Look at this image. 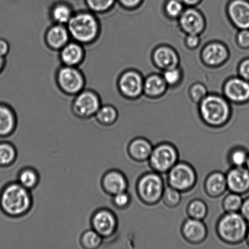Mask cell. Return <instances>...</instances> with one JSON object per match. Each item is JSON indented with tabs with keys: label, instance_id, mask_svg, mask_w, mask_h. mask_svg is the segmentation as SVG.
I'll return each mask as SVG.
<instances>
[{
	"label": "cell",
	"instance_id": "1",
	"mask_svg": "<svg viewBox=\"0 0 249 249\" xmlns=\"http://www.w3.org/2000/svg\"><path fill=\"white\" fill-rule=\"evenodd\" d=\"M198 105L200 118L207 125L219 128L225 125L230 120L231 106L224 96L208 94Z\"/></svg>",
	"mask_w": 249,
	"mask_h": 249
},
{
	"label": "cell",
	"instance_id": "2",
	"mask_svg": "<svg viewBox=\"0 0 249 249\" xmlns=\"http://www.w3.org/2000/svg\"><path fill=\"white\" fill-rule=\"evenodd\" d=\"M0 202L5 213L12 217L25 215L33 207V196L30 190L18 182L7 185L2 192Z\"/></svg>",
	"mask_w": 249,
	"mask_h": 249
},
{
	"label": "cell",
	"instance_id": "3",
	"mask_svg": "<svg viewBox=\"0 0 249 249\" xmlns=\"http://www.w3.org/2000/svg\"><path fill=\"white\" fill-rule=\"evenodd\" d=\"M67 26L71 38L83 45L94 42L101 32L99 19L90 11L74 13Z\"/></svg>",
	"mask_w": 249,
	"mask_h": 249
},
{
	"label": "cell",
	"instance_id": "4",
	"mask_svg": "<svg viewBox=\"0 0 249 249\" xmlns=\"http://www.w3.org/2000/svg\"><path fill=\"white\" fill-rule=\"evenodd\" d=\"M248 222L240 213H226L219 219L216 231L219 238L229 245H238L246 240Z\"/></svg>",
	"mask_w": 249,
	"mask_h": 249
},
{
	"label": "cell",
	"instance_id": "5",
	"mask_svg": "<svg viewBox=\"0 0 249 249\" xmlns=\"http://www.w3.org/2000/svg\"><path fill=\"white\" fill-rule=\"evenodd\" d=\"M165 188L160 173L155 172L142 176L137 183L136 190L141 201L151 206L160 201Z\"/></svg>",
	"mask_w": 249,
	"mask_h": 249
},
{
	"label": "cell",
	"instance_id": "6",
	"mask_svg": "<svg viewBox=\"0 0 249 249\" xmlns=\"http://www.w3.org/2000/svg\"><path fill=\"white\" fill-rule=\"evenodd\" d=\"M56 81L63 93L75 96L84 89L86 81L77 67L63 65L56 74Z\"/></svg>",
	"mask_w": 249,
	"mask_h": 249
},
{
	"label": "cell",
	"instance_id": "7",
	"mask_svg": "<svg viewBox=\"0 0 249 249\" xmlns=\"http://www.w3.org/2000/svg\"><path fill=\"white\" fill-rule=\"evenodd\" d=\"M179 154L174 145L169 143L159 144L153 148L150 158L149 163L155 172L165 173L178 162Z\"/></svg>",
	"mask_w": 249,
	"mask_h": 249
},
{
	"label": "cell",
	"instance_id": "8",
	"mask_svg": "<svg viewBox=\"0 0 249 249\" xmlns=\"http://www.w3.org/2000/svg\"><path fill=\"white\" fill-rule=\"evenodd\" d=\"M168 173V185L178 191H189L196 184V173L189 163L177 162Z\"/></svg>",
	"mask_w": 249,
	"mask_h": 249
},
{
	"label": "cell",
	"instance_id": "9",
	"mask_svg": "<svg viewBox=\"0 0 249 249\" xmlns=\"http://www.w3.org/2000/svg\"><path fill=\"white\" fill-rule=\"evenodd\" d=\"M75 96L71 108L73 114L78 118L87 119L94 117L102 106L99 95L92 90L84 89Z\"/></svg>",
	"mask_w": 249,
	"mask_h": 249
},
{
	"label": "cell",
	"instance_id": "10",
	"mask_svg": "<svg viewBox=\"0 0 249 249\" xmlns=\"http://www.w3.org/2000/svg\"><path fill=\"white\" fill-rule=\"evenodd\" d=\"M92 229L103 238L111 237L118 229V221L116 214L111 210L102 208L97 210L91 218Z\"/></svg>",
	"mask_w": 249,
	"mask_h": 249
},
{
	"label": "cell",
	"instance_id": "11",
	"mask_svg": "<svg viewBox=\"0 0 249 249\" xmlns=\"http://www.w3.org/2000/svg\"><path fill=\"white\" fill-rule=\"evenodd\" d=\"M144 79L140 72L128 70L120 75L118 89L123 96L128 99H136L143 93Z\"/></svg>",
	"mask_w": 249,
	"mask_h": 249
},
{
	"label": "cell",
	"instance_id": "12",
	"mask_svg": "<svg viewBox=\"0 0 249 249\" xmlns=\"http://www.w3.org/2000/svg\"><path fill=\"white\" fill-rule=\"evenodd\" d=\"M223 90L224 97L230 103L241 106L249 102V82L240 76L229 78Z\"/></svg>",
	"mask_w": 249,
	"mask_h": 249
},
{
	"label": "cell",
	"instance_id": "13",
	"mask_svg": "<svg viewBox=\"0 0 249 249\" xmlns=\"http://www.w3.org/2000/svg\"><path fill=\"white\" fill-rule=\"evenodd\" d=\"M178 19L180 29L185 35H201L206 28V22L204 15L194 7H187Z\"/></svg>",
	"mask_w": 249,
	"mask_h": 249
},
{
	"label": "cell",
	"instance_id": "14",
	"mask_svg": "<svg viewBox=\"0 0 249 249\" xmlns=\"http://www.w3.org/2000/svg\"><path fill=\"white\" fill-rule=\"evenodd\" d=\"M201 57L202 62L207 67H218L229 59V51L224 43L212 41L202 49Z\"/></svg>",
	"mask_w": 249,
	"mask_h": 249
},
{
	"label": "cell",
	"instance_id": "15",
	"mask_svg": "<svg viewBox=\"0 0 249 249\" xmlns=\"http://www.w3.org/2000/svg\"><path fill=\"white\" fill-rule=\"evenodd\" d=\"M227 14L238 30L249 29V0H231L227 6Z\"/></svg>",
	"mask_w": 249,
	"mask_h": 249
},
{
	"label": "cell",
	"instance_id": "16",
	"mask_svg": "<svg viewBox=\"0 0 249 249\" xmlns=\"http://www.w3.org/2000/svg\"><path fill=\"white\" fill-rule=\"evenodd\" d=\"M228 189L231 192L240 195L249 192V170L246 167L231 168L227 173Z\"/></svg>",
	"mask_w": 249,
	"mask_h": 249
},
{
	"label": "cell",
	"instance_id": "17",
	"mask_svg": "<svg viewBox=\"0 0 249 249\" xmlns=\"http://www.w3.org/2000/svg\"><path fill=\"white\" fill-rule=\"evenodd\" d=\"M152 60L154 64L162 71L179 67L180 58L174 48L168 45H160L153 51Z\"/></svg>",
	"mask_w": 249,
	"mask_h": 249
},
{
	"label": "cell",
	"instance_id": "18",
	"mask_svg": "<svg viewBox=\"0 0 249 249\" xmlns=\"http://www.w3.org/2000/svg\"><path fill=\"white\" fill-rule=\"evenodd\" d=\"M101 185L104 191L113 196L119 193L126 191L128 181L125 176L120 171L111 170L105 173L102 177Z\"/></svg>",
	"mask_w": 249,
	"mask_h": 249
},
{
	"label": "cell",
	"instance_id": "19",
	"mask_svg": "<svg viewBox=\"0 0 249 249\" xmlns=\"http://www.w3.org/2000/svg\"><path fill=\"white\" fill-rule=\"evenodd\" d=\"M182 234L188 242L198 245L206 239L207 227L202 220L190 218L182 224Z\"/></svg>",
	"mask_w": 249,
	"mask_h": 249
},
{
	"label": "cell",
	"instance_id": "20",
	"mask_svg": "<svg viewBox=\"0 0 249 249\" xmlns=\"http://www.w3.org/2000/svg\"><path fill=\"white\" fill-rule=\"evenodd\" d=\"M71 38L67 25L54 23L50 27L45 34L46 45L51 50L60 51L64 47Z\"/></svg>",
	"mask_w": 249,
	"mask_h": 249
},
{
	"label": "cell",
	"instance_id": "21",
	"mask_svg": "<svg viewBox=\"0 0 249 249\" xmlns=\"http://www.w3.org/2000/svg\"><path fill=\"white\" fill-rule=\"evenodd\" d=\"M60 51V58L63 65L77 67L84 61L85 51L82 44L70 41Z\"/></svg>",
	"mask_w": 249,
	"mask_h": 249
},
{
	"label": "cell",
	"instance_id": "22",
	"mask_svg": "<svg viewBox=\"0 0 249 249\" xmlns=\"http://www.w3.org/2000/svg\"><path fill=\"white\" fill-rule=\"evenodd\" d=\"M204 189L207 195L212 197L222 196L228 189L226 176L219 172L212 173L206 178Z\"/></svg>",
	"mask_w": 249,
	"mask_h": 249
},
{
	"label": "cell",
	"instance_id": "23",
	"mask_svg": "<svg viewBox=\"0 0 249 249\" xmlns=\"http://www.w3.org/2000/svg\"><path fill=\"white\" fill-rule=\"evenodd\" d=\"M168 87L162 75L150 74L144 79L143 94L149 98H159L165 93Z\"/></svg>",
	"mask_w": 249,
	"mask_h": 249
},
{
	"label": "cell",
	"instance_id": "24",
	"mask_svg": "<svg viewBox=\"0 0 249 249\" xmlns=\"http://www.w3.org/2000/svg\"><path fill=\"white\" fill-rule=\"evenodd\" d=\"M153 146L146 139L138 138L129 143L128 153L129 156L137 162H143L149 160L153 151Z\"/></svg>",
	"mask_w": 249,
	"mask_h": 249
},
{
	"label": "cell",
	"instance_id": "25",
	"mask_svg": "<svg viewBox=\"0 0 249 249\" xmlns=\"http://www.w3.org/2000/svg\"><path fill=\"white\" fill-rule=\"evenodd\" d=\"M17 123L14 111L8 107L0 106V136H9L14 133Z\"/></svg>",
	"mask_w": 249,
	"mask_h": 249
},
{
	"label": "cell",
	"instance_id": "26",
	"mask_svg": "<svg viewBox=\"0 0 249 249\" xmlns=\"http://www.w3.org/2000/svg\"><path fill=\"white\" fill-rule=\"evenodd\" d=\"M50 14L54 23L67 25L74 13L69 5L58 3L52 7Z\"/></svg>",
	"mask_w": 249,
	"mask_h": 249
},
{
	"label": "cell",
	"instance_id": "27",
	"mask_svg": "<svg viewBox=\"0 0 249 249\" xmlns=\"http://www.w3.org/2000/svg\"><path fill=\"white\" fill-rule=\"evenodd\" d=\"M40 181L39 174L34 168L26 167L19 171L18 182L25 189L33 190L37 186Z\"/></svg>",
	"mask_w": 249,
	"mask_h": 249
},
{
	"label": "cell",
	"instance_id": "28",
	"mask_svg": "<svg viewBox=\"0 0 249 249\" xmlns=\"http://www.w3.org/2000/svg\"><path fill=\"white\" fill-rule=\"evenodd\" d=\"M94 117L102 125L110 126L118 120V112L113 106L105 105L100 107Z\"/></svg>",
	"mask_w": 249,
	"mask_h": 249
},
{
	"label": "cell",
	"instance_id": "29",
	"mask_svg": "<svg viewBox=\"0 0 249 249\" xmlns=\"http://www.w3.org/2000/svg\"><path fill=\"white\" fill-rule=\"evenodd\" d=\"M103 238L93 229L85 231L80 238L82 247L86 249H96L101 246Z\"/></svg>",
	"mask_w": 249,
	"mask_h": 249
},
{
	"label": "cell",
	"instance_id": "30",
	"mask_svg": "<svg viewBox=\"0 0 249 249\" xmlns=\"http://www.w3.org/2000/svg\"><path fill=\"white\" fill-rule=\"evenodd\" d=\"M208 213L206 203L201 199H195L187 207V213L190 218L203 220Z\"/></svg>",
	"mask_w": 249,
	"mask_h": 249
},
{
	"label": "cell",
	"instance_id": "31",
	"mask_svg": "<svg viewBox=\"0 0 249 249\" xmlns=\"http://www.w3.org/2000/svg\"><path fill=\"white\" fill-rule=\"evenodd\" d=\"M249 154V151L245 148H233L229 153V162L234 167H245Z\"/></svg>",
	"mask_w": 249,
	"mask_h": 249
},
{
	"label": "cell",
	"instance_id": "32",
	"mask_svg": "<svg viewBox=\"0 0 249 249\" xmlns=\"http://www.w3.org/2000/svg\"><path fill=\"white\" fill-rule=\"evenodd\" d=\"M17 153L16 148L11 144L0 143V165H9L16 160Z\"/></svg>",
	"mask_w": 249,
	"mask_h": 249
},
{
	"label": "cell",
	"instance_id": "33",
	"mask_svg": "<svg viewBox=\"0 0 249 249\" xmlns=\"http://www.w3.org/2000/svg\"><path fill=\"white\" fill-rule=\"evenodd\" d=\"M243 200L241 195L231 192L224 197L223 207L226 213L238 212L242 206Z\"/></svg>",
	"mask_w": 249,
	"mask_h": 249
},
{
	"label": "cell",
	"instance_id": "34",
	"mask_svg": "<svg viewBox=\"0 0 249 249\" xmlns=\"http://www.w3.org/2000/svg\"><path fill=\"white\" fill-rule=\"evenodd\" d=\"M180 192L168 185L165 187L163 191L162 201L166 206L170 208L177 207L181 201V194Z\"/></svg>",
	"mask_w": 249,
	"mask_h": 249
},
{
	"label": "cell",
	"instance_id": "35",
	"mask_svg": "<svg viewBox=\"0 0 249 249\" xmlns=\"http://www.w3.org/2000/svg\"><path fill=\"white\" fill-rule=\"evenodd\" d=\"M185 9V6L180 0H167L163 11L166 16L170 19H178Z\"/></svg>",
	"mask_w": 249,
	"mask_h": 249
},
{
	"label": "cell",
	"instance_id": "36",
	"mask_svg": "<svg viewBox=\"0 0 249 249\" xmlns=\"http://www.w3.org/2000/svg\"><path fill=\"white\" fill-rule=\"evenodd\" d=\"M116 0H86L89 11L93 13L102 14L110 11Z\"/></svg>",
	"mask_w": 249,
	"mask_h": 249
},
{
	"label": "cell",
	"instance_id": "37",
	"mask_svg": "<svg viewBox=\"0 0 249 249\" xmlns=\"http://www.w3.org/2000/svg\"><path fill=\"white\" fill-rule=\"evenodd\" d=\"M162 75L168 87H175L181 82L183 72L179 67H178L163 71Z\"/></svg>",
	"mask_w": 249,
	"mask_h": 249
},
{
	"label": "cell",
	"instance_id": "38",
	"mask_svg": "<svg viewBox=\"0 0 249 249\" xmlns=\"http://www.w3.org/2000/svg\"><path fill=\"white\" fill-rule=\"evenodd\" d=\"M208 95L206 86L201 83H195L189 89L190 99L195 103L199 104Z\"/></svg>",
	"mask_w": 249,
	"mask_h": 249
},
{
	"label": "cell",
	"instance_id": "39",
	"mask_svg": "<svg viewBox=\"0 0 249 249\" xmlns=\"http://www.w3.org/2000/svg\"><path fill=\"white\" fill-rule=\"evenodd\" d=\"M131 197L126 191L119 193L113 196V203L118 209L126 208L130 203Z\"/></svg>",
	"mask_w": 249,
	"mask_h": 249
},
{
	"label": "cell",
	"instance_id": "40",
	"mask_svg": "<svg viewBox=\"0 0 249 249\" xmlns=\"http://www.w3.org/2000/svg\"><path fill=\"white\" fill-rule=\"evenodd\" d=\"M236 42L242 50H249V29L238 30L236 36Z\"/></svg>",
	"mask_w": 249,
	"mask_h": 249
},
{
	"label": "cell",
	"instance_id": "41",
	"mask_svg": "<svg viewBox=\"0 0 249 249\" xmlns=\"http://www.w3.org/2000/svg\"><path fill=\"white\" fill-rule=\"evenodd\" d=\"M238 74V76L249 82V57L243 58L239 63Z\"/></svg>",
	"mask_w": 249,
	"mask_h": 249
},
{
	"label": "cell",
	"instance_id": "42",
	"mask_svg": "<svg viewBox=\"0 0 249 249\" xmlns=\"http://www.w3.org/2000/svg\"><path fill=\"white\" fill-rule=\"evenodd\" d=\"M185 45L189 50H195L201 43V38L199 35H194V34H189L186 35L185 38Z\"/></svg>",
	"mask_w": 249,
	"mask_h": 249
},
{
	"label": "cell",
	"instance_id": "43",
	"mask_svg": "<svg viewBox=\"0 0 249 249\" xmlns=\"http://www.w3.org/2000/svg\"><path fill=\"white\" fill-rule=\"evenodd\" d=\"M143 0H119V3L124 9L131 10L140 6Z\"/></svg>",
	"mask_w": 249,
	"mask_h": 249
},
{
	"label": "cell",
	"instance_id": "44",
	"mask_svg": "<svg viewBox=\"0 0 249 249\" xmlns=\"http://www.w3.org/2000/svg\"><path fill=\"white\" fill-rule=\"evenodd\" d=\"M240 211V213L249 223V197L244 200Z\"/></svg>",
	"mask_w": 249,
	"mask_h": 249
},
{
	"label": "cell",
	"instance_id": "45",
	"mask_svg": "<svg viewBox=\"0 0 249 249\" xmlns=\"http://www.w3.org/2000/svg\"><path fill=\"white\" fill-rule=\"evenodd\" d=\"M10 46L8 42L4 39L0 38V56L4 57L8 53Z\"/></svg>",
	"mask_w": 249,
	"mask_h": 249
},
{
	"label": "cell",
	"instance_id": "46",
	"mask_svg": "<svg viewBox=\"0 0 249 249\" xmlns=\"http://www.w3.org/2000/svg\"><path fill=\"white\" fill-rule=\"evenodd\" d=\"M185 7H194L200 3L202 0H180Z\"/></svg>",
	"mask_w": 249,
	"mask_h": 249
},
{
	"label": "cell",
	"instance_id": "47",
	"mask_svg": "<svg viewBox=\"0 0 249 249\" xmlns=\"http://www.w3.org/2000/svg\"><path fill=\"white\" fill-rule=\"evenodd\" d=\"M4 66V57H1L0 56V71H1L2 69V67Z\"/></svg>",
	"mask_w": 249,
	"mask_h": 249
},
{
	"label": "cell",
	"instance_id": "48",
	"mask_svg": "<svg viewBox=\"0 0 249 249\" xmlns=\"http://www.w3.org/2000/svg\"><path fill=\"white\" fill-rule=\"evenodd\" d=\"M246 241H247L248 245L249 246V227L247 233V235H246Z\"/></svg>",
	"mask_w": 249,
	"mask_h": 249
},
{
	"label": "cell",
	"instance_id": "49",
	"mask_svg": "<svg viewBox=\"0 0 249 249\" xmlns=\"http://www.w3.org/2000/svg\"><path fill=\"white\" fill-rule=\"evenodd\" d=\"M246 167H247L248 169L249 170V154L247 162H246Z\"/></svg>",
	"mask_w": 249,
	"mask_h": 249
}]
</instances>
